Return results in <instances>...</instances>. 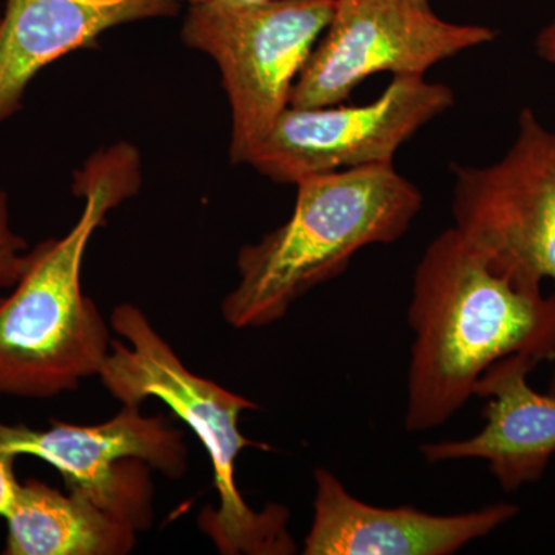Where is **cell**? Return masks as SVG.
Segmentation results:
<instances>
[{
	"label": "cell",
	"instance_id": "6da1fadb",
	"mask_svg": "<svg viewBox=\"0 0 555 555\" xmlns=\"http://www.w3.org/2000/svg\"><path fill=\"white\" fill-rule=\"evenodd\" d=\"M408 321L409 433L437 429L459 414L496 361L555 357V295L494 272L454 228L433 240L416 264Z\"/></svg>",
	"mask_w": 555,
	"mask_h": 555
},
{
	"label": "cell",
	"instance_id": "7a4b0ae2",
	"mask_svg": "<svg viewBox=\"0 0 555 555\" xmlns=\"http://www.w3.org/2000/svg\"><path fill=\"white\" fill-rule=\"evenodd\" d=\"M139 184L130 144L102 150L76 175L73 190L86 198L79 221L62 238L33 248L24 275L0 299V397H56L100 374L112 338L83 295L80 270L94 230Z\"/></svg>",
	"mask_w": 555,
	"mask_h": 555
},
{
	"label": "cell",
	"instance_id": "3957f363",
	"mask_svg": "<svg viewBox=\"0 0 555 555\" xmlns=\"http://www.w3.org/2000/svg\"><path fill=\"white\" fill-rule=\"evenodd\" d=\"M291 218L241 248L240 281L222 299L233 328L264 327L320 284L347 269L358 251L404 236L423 195L393 164L332 171L297 182Z\"/></svg>",
	"mask_w": 555,
	"mask_h": 555
},
{
	"label": "cell",
	"instance_id": "277c9868",
	"mask_svg": "<svg viewBox=\"0 0 555 555\" xmlns=\"http://www.w3.org/2000/svg\"><path fill=\"white\" fill-rule=\"evenodd\" d=\"M109 321L127 343L112 339L98 377L109 396L122 404L141 406L142 401L158 398L199 438L210 455L219 495L218 509H204L199 528L214 540L219 553H297L287 529L286 507L270 503L262 511L251 509L236 485L241 451L247 447L269 449L240 430L241 414L257 411L258 404L189 371L137 306L119 305Z\"/></svg>",
	"mask_w": 555,
	"mask_h": 555
},
{
	"label": "cell",
	"instance_id": "5b68a950",
	"mask_svg": "<svg viewBox=\"0 0 555 555\" xmlns=\"http://www.w3.org/2000/svg\"><path fill=\"white\" fill-rule=\"evenodd\" d=\"M335 0L190 5L182 40L214 57L232 108L230 158L248 164L291 105L292 90L334 14Z\"/></svg>",
	"mask_w": 555,
	"mask_h": 555
},
{
	"label": "cell",
	"instance_id": "8992f818",
	"mask_svg": "<svg viewBox=\"0 0 555 555\" xmlns=\"http://www.w3.org/2000/svg\"><path fill=\"white\" fill-rule=\"evenodd\" d=\"M454 177V229L486 264L520 286L555 281V134L534 109H521L502 159Z\"/></svg>",
	"mask_w": 555,
	"mask_h": 555
},
{
	"label": "cell",
	"instance_id": "52a82bcc",
	"mask_svg": "<svg viewBox=\"0 0 555 555\" xmlns=\"http://www.w3.org/2000/svg\"><path fill=\"white\" fill-rule=\"evenodd\" d=\"M495 38L491 27L441 20L429 0H335L291 105L343 104L371 76H425L440 62Z\"/></svg>",
	"mask_w": 555,
	"mask_h": 555
},
{
	"label": "cell",
	"instance_id": "ba28073f",
	"mask_svg": "<svg viewBox=\"0 0 555 555\" xmlns=\"http://www.w3.org/2000/svg\"><path fill=\"white\" fill-rule=\"evenodd\" d=\"M122 406L115 418L93 426L54 422L38 430L0 423V448L50 463L69 492L144 531L153 518L150 470L184 477L189 452L181 430L163 415L145 416L141 406Z\"/></svg>",
	"mask_w": 555,
	"mask_h": 555
},
{
	"label": "cell",
	"instance_id": "9c48e42d",
	"mask_svg": "<svg viewBox=\"0 0 555 555\" xmlns=\"http://www.w3.org/2000/svg\"><path fill=\"white\" fill-rule=\"evenodd\" d=\"M455 104L454 91L425 76H393L364 105H288L248 166L262 177L297 184L332 171L393 164L398 150Z\"/></svg>",
	"mask_w": 555,
	"mask_h": 555
},
{
	"label": "cell",
	"instance_id": "30bf717a",
	"mask_svg": "<svg viewBox=\"0 0 555 555\" xmlns=\"http://www.w3.org/2000/svg\"><path fill=\"white\" fill-rule=\"evenodd\" d=\"M313 520L306 555H451L492 534L518 514L496 503L470 513H426L411 506L367 505L347 491L331 470L318 467Z\"/></svg>",
	"mask_w": 555,
	"mask_h": 555
},
{
	"label": "cell",
	"instance_id": "8fae6325",
	"mask_svg": "<svg viewBox=\"0 0 555 555\" xmlns=\"http://www.w3.org/2000/svg\"><path fill=\"white\" fill-rule=\"evenodd\" d=\"M539 361L511 356L481 375L476 396L486 398V425L476 436L437 441L420 448L427 463L477 459L488 463L503 491L535 483L555 455V396L528 385Z\"/></svg>",
	"mask_w": 555,
	"mask_h": 555
},
{
	"label": "cell",
	"instance_id": "7c38bea8",
	"mask_svg": "<svg viewBox=\"0 0 555 555\" xmlns=\"http://www.w3.org/2000/svg\"><path fill=\"white\" fill-rule=\"evenodd\" d=\"M177 0H7L0 16V122L22 108L40 69L102 33L150 17L175 16Z\"/></svg>",
	"mask_w": 555,
	"mask_h": 555
},
{
	"label": "cell",
	"instance_id": "4fadbf2b",
	"mask_svg": "<svg viewBox=\"0 0 555 555\" xmlns=\"http://www.w3.org/2000/svg\"><path fill=\"white\" fill-rule=\"evenodd\" d=\"M3 518L7 555H124L137 546L139 531L129 521L38 480L17 486Z\"/></svg>",
	"mask_w": 555,
	"mask_h": 555
},
{
	"label": "cell",
	"instance_id": "5bb4252c",
	"mask_svg": "<svg viewBox=\"0 0 555 555\" xmlns=\"http://www.w3.org/2000/svg\"><path fill=\"white\" fill-rule=\"evenodd\" d=\"M30 258L28 243L11 228L9 196L0 192V288L16 286Z\"/></svg>",
	"mask_w": 555,
	"mask_h": 555
},
{
	"label": "cell",
	"instance_id": "9a60e30c",
	"mask_svg": "<svg viewBox=\"0 0 555 555\" xmlns=\"http://www.w3.org/2000/svg\"><path fill=\"white\" fill-rule=\"evenodd\" d=\"M16 459L17 455L0 448V517H5L9 514L17 486H20L16 474H14Z\"/></svg>",
	"mask_w": 555,
	"mask_h": 555
},
{
	"label": "cell",
	"instance_id": "2e32d148",
	"mask_svg": "<svg viewBox=\"0 0 555 555\" xmlns=\"http://www.w3.org/2000/svg\"><path fill=\"white\" fill-rule=\"evenodd\" d=\"M535 49L543 61L555 65V20L537 36Z\"/></svg>",
	"mask_w": 555,
	"mask_h": 555
},
{
	"label": "cell",
	"instance_id": "e0dca14e",
	"mask_svg": "<svg viewBox=\"0 0 555 555\" xmlns=\"http://www.w3.org/2000/svg\"><path fill=\"white\" fill-rule=\"evenodd\" d=\"M177 2H188L190 5H198V3L225 2V3H248L261 2V0H177Z\"/></svg>",
	"mask_w": 555,
	"mask_h": 555
},
{
	"label": "cell",
	"instance_id": "ac0fdd59",
	"mask_svg": "<svg viewBox=\"0 0 555 555\" xmlns=\"http://www.w3.org/2000/svg\"><path fill=\"white\" fill-rule=\"evenodd\" d=\"M550 393L551 396H555V371L553 374V379H551Z\"/></svg>",
	"mask_w": 555,
	"mask_h": 555
}]
</instances>
